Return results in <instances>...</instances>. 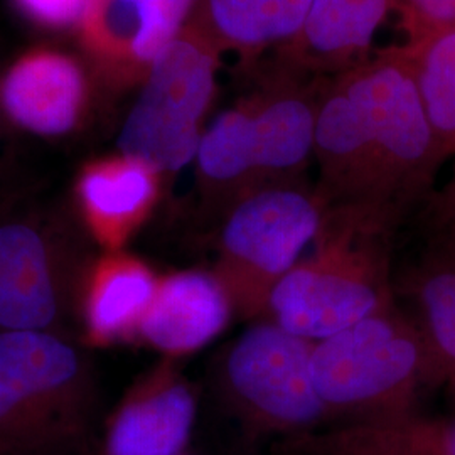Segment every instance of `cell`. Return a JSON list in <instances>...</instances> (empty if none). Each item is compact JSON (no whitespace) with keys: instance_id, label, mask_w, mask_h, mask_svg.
<instances>
[{"instance_id":"3","label":"cell","mask_w":455,"mask_h":455,"mask_svg":"<svg viewBox=\"0 0 455 455\" xmlns=\"http://www.w3.org/2000/svg\"><path fill=\"white\" fill-rule=\"evenodd\" d=\"M97 411V374L82 342L0 331V455H82Z\"/></svg>"},{"instance_id":"18","label":"cell","mask_w":455,"mask_h":455,"mask_svg":"<svg viewBox=\"0 0 455 455\" xmlns=\"http://www.w3.org/2000/svg\"><path fill=\"white\" fill-rule=\"evenodd\" d=\"M310 0H197L191 22L218 51L235 54L238 68L260 61L291 43Z\"/></svg>"},{"instance_id":"14","label":"cell","mask_w":455,"mask_h":455,"mask_svg":"<svg viewBox=\"0 0 455 455\" xmlns=\"http://www.w3.org/2000/svg\"><path fill=\"white\" fill-rule=\"evenodd\" d=\"M159 276L146 260L125 250L98 251L76 292L75 324L80 342L110 347L139 341Z\"/></svg>"},{"instance_id":"5","label":"cell","mask_w":455,"mask_h":455,"mask_svg":"<svg viewBox=\"0 0 455 455\" xmlns=\"http://www.w3.org/2000/svg\"><path fill=\"white\" fill-rule=\"evenodd\" d=\"M95 255L71 204L0 206V331L73 336L78 285Z\"/></svg>"},{"instance_id":"7","label":"cell","mask_w":455,"mask_h":455,"mask_svg":"<svg viewBox=\"0 0 455 455\" xmlns=\"http://www.w3.org/2000/svg\"><path fill=\"white\" fill-rule=\"evenodd\" d=\"M223 54L191 20L152 61L120 124L116 150L139 157L165 180L195 163L220 92Z\"/></svg>"},{"instance_id":"6","label":"cell","mask_w":455,"mask_h":455,"mask_svg":"<svg viewBox=\"0 0 455 455\" xmlns=\"http://www.w3.org/2000/svg\"><path fill=\"white\" fill-rule=\"evenodd\" d=\"M373 157L381 204L400 218L432 193L443 164L405 44L373 52L336 75Z\"/></svg>"},{"instance_id":"24","label":"cell","mask_w":455,"mask_h":455,"mask_svg":"<svg viewBox=\"0 0 455 455\" xmlns=\"http://www.w3.org/2000/svg\"><path fill=\"white\" fill-rule=\"evenodd\" d=\"M443 383L447 385V391H449L451 402H452V405H454L455 408V366L447 371L445 378H443Z\"/></svg>"},{"instance_id":"25","label":"cell","mask_w":455,"mask_h":455,"mask_svg":"<svg viewBox=\"0 0 455 455\" xmlns=\"http://www.w3.org/2000/svg\"><path fill=\"white\" fill-rule=\"evenodd\" d=\"M0 83H2V68H0ZM7 118L4 115V108H2V95H0V146H2V140H4V133H5V127H7ZM2 157V154H0Z\"/></svg>"},{"instance_id":"2","label":"cell","mask_w":455,"mask_h":455,"mask_svg":"<svg viewBox=\"0 0 455 455\" xmlns=\"http://www.w3.org/2000/svg\"><path fill=\"white\" fill-rule=\"evenodd\" d=\"M398 216L376 206L329 208L315 250L275 287L272 323L312 342L390 307V238Z\"/></svg>"},{"instance_id":"8","label":"cell","mask_w":455,"mask_h":455,"mask_svg":"<svg viewBox=\"0 0 455 455\" xmlns=\"http://www.w3.org/2000/svg\"><path fill=\"white\" fill-rule=\"evenodd\" d=\"M329 206L309 180L244 196L220 220L214 274L242 319L268 315L270 297L317 238Z\"/></svg>"},{"instance_id":"11","label":"cell","mask_w":455,"mask_h":455,"mask_svg":"<svg viewBox=\"0 0 455 455\" xmlns=\"http://www.w3.org/2000/svg\"><path fill=\"white\" fill-rule=\"evenodd\" d=\"M97 80L82 54L54 46L19 52L2 69L7 124L37 139L58 140L84 129L98 98Z\"/></svg>"},{"instance_id":"26","label":"cell","mask_w":455,"mask_h":455,"mask_svg":"<svg viewBox=\"0 0 455 455\" xmlns=\"http://www.w3.org/2000/svg\"><path fill=\"white\" fill-rule=\"evenodd\" d=\"M182 455H188V454H182Z\"/></svg>"},{"instance_id":"19","label":"cell","mask_w":455,"mask_h":455,"mask_svg":"<svg viewBox=\"0 0 455 455\" xmlns=\"http://www.w3.org/2000/svg\"><path fill=\"white\" fill-rule=\"evenodd\" d=\"M435 240L423 251L405 280L403 291L411 299L442 383L455 366V229H434Z\"/></svg>"},{"instance_id":"15","label":"cell","mask_w":455,"mask_h":455,"mask_svg":"<svg viewBox=\"0 0 455 455\" xmlns=\"http://www.w3.org/2000/svg\"><path fill=\"white\" fill-rule=\"evenodd\" d=\"M393 11L395 0H310L300 31L268 56L314 78L341 75L373 54Z\"/></svg>"},{"instance_id":"4","label":"cell","mask_w":455,"mask_h":455,"mask_svg":"<svg viewBox=\"0 0 455 455\" xmlns=\"http://www.w3.org/2000/svg\"><path fill=\"white\" fill-rule=\"evenodd\" d=\"M312 379L329 415L349 423L411 415L423 388L442 383L420 327L395 304L315 342Z\"/></svg>"},{"instance_id":"9","label":"cell","mask_w":455,"mask_h":455,"mask_svg":"<svg viewBox=\"0 0 455 455\" xmlns=\"http://www.w3.org/2000/svg\"><path fill=\"white\" fill-rule=\"evenodd\" d=\"M314 344L275 323L253 325L233 344L223 385L251 430L289 437L331 417L312 379Z\"/></svg>"},{"instance_id":"16","label":"cell","mask_w":455,"mask_h":455,"mask_svg":"<svg viewBox=\"0 0 455 455\" xmlns=\"http://www.w3.org/2000/svg\"><path fill=\"white\" fill-rule=\"evenodd\" d=\"M233 314L227 289L214 272L178 270L159 276L139 341L164 358L178 359L216 339Z\"/></svg>"},{"instance_id":"22","label":"cell","mask_w":455,"mask_h":455,"mask_svg":"<svg viewBox=\"0 0 455 455\" xmlns=\"http://www.w3.org/2000/svg\"><path fill=\"white\" fill-rule=\"evenodd\" d=\"M17 14L43 31L75 34L88 0H9Z\"/></svg>"},{"instance_id":"23","label":"cell","mask_w":455,"mask_h":455,"mask_svg":"<svg viewBox=\"0 0 455 455\" xmlns=\"http://www.w3.org/2000/svg\"><path fill=\"white\" fill-rule=\"evenodd\" d=\"M425 216L434 229H455V165L449 180L425 199Z\"/></svg>"},{"instance_id":"17","label":"cell","mask_w":455,"mask_h":455,"mask_svg":"<svg viewBox=\"0 0 455 455\" xmlns=\"http://www.w3.org/2000/svg\"><path fill=\"white\" fill-rule=\"evenodd\" d=\"M275 455H455V419L417 413L346 423L324 432H302L278 440Z\"/></svg>"},{"instance_id":"1","label":"cell","mask_w":455,"mask_h":455,"mask_svg":"<svg viewBox=\"0 0 455 455\" xmlns=\"http://www.w3.org/2000/svg\"><path fill=\"white\" fill-rule=\"evenodd\" d=\"M243 88L203 133L199 157L212 180L251 195L307 180L325 78L295 71L272 56L238 68Z\"/></svg>"},{"instance_id":"10","label":"cell","mask_w":455,"mask_h":455,"mask_svg":"<svg viewBox=\"0 0 455 455\" xmlns=\"http://www.w3.org/2000/svg\"><path fill=\"white\" fill-rule=\"evenodd\" d=\"M197 0H88L75 31L100 95L135 93L152 61L186 28Z\"/></svg>"},{"instance_id":"12","label":"cell","mask_w":455,"mask_h":455,"mask_svg":"<svg viewBox=\"0 0 455 455\" xmlns=\"http://www.w3.org/2000/svg\"><path fill=\"white\" fill-rule=\"evenodd\" d=\"M165 193L157 169L115 150L80 165L69 204L98 251H120L146 227Z\"/></svg>"},{"instance_id":"13","label":"cell","mask_w":455,"mask_h":455,"mask_svg":"<svg viewBox=\"0 0 455 455\" xmlns=\"http://www.w3.org/2000/svg\"><path fill=\"white\" fill-rule=\"evenodd\" d=\"M176 359L139 376L105 423L101 455H182L193 435L197 396Z\"/></svg>"},{"instance_id":"21","label":"cell","mask_w":455,"mask_h":455,"mask_svg":"<svg viewBox=\"0 0 455 455\" xmlns=\"http://www.w3.org/2000/svg\"><path fill=\"white\" fill-rule=\"evenodd\" d=\"M393 14L405 34L403 44L455 29V0H395Z\"/></svg>"},{"instance_id":"20","label":"cell","mask_w":455,"mask_h":455,"mask_svg":"<svg viewBox=\"0 0 455 455\" xmlns=\"http://www.w3.org/2000/svg\"><path fill=\"white\" fill-rule=\"evenodd\" d=\"M405 48L445 163L455 156V29Z\"/></svg>"}]
</instances>
